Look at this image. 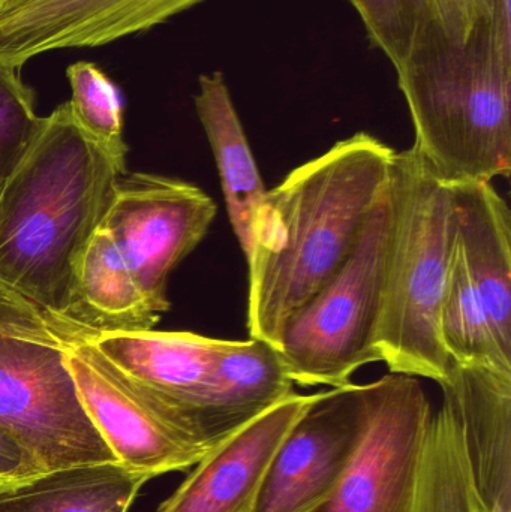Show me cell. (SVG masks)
Segmentation results:
<instances>
[{"label":"cell","instance_id":"6da1fadb","mask_svg":"<svg viewBox=\"0 0 511 512\" xmlns=\"http://www.w3.org/2000/svg\"><path fill=\"white\" fill-rule=\"evenodd\" d=\"M395 158L392 147L359 132L267 191L246 256L249 337L278 348L291 316L356 248L389 191Z\"/></svg>","mask_w":511,"mask_h":512},{"label":"cell","instance_id":"7a4b0ae2","mask_svg":"<svg viewBox=\"0 0 511 512\" xmlns=\"http://www.w3.org/2000/svg\"><path fill=\"white\" fill-rule=\"evenodd\" d=\"M126 162L81 131L69 102L42 117L0 185V285L62 315L81 256L101 227Z\"/></svg>","mask_w":511,"mask_h":512},{"label":"cell","instance_id":"3957f363","mask_svg":"<svg viewBox=\"0 0 511 512\" xmlns=\"http://www.w3.org/2000/svg\"><path fill=\"white\" fill-rule=\"evenodd\" d=\"M414 126V149L447 186L511 173V60L483 21L455 42L431 20L395 69Z\"/></svg>","mask_w":511,"mask_h":512},{"label":"cell","instance_id":"277c9868","mask_svg":"<svg viewBox=\"0 0 511 512\" xmlns=\"http://www.w3.org/2000/svg\"><path fill=\"white\" fill-rule=\"evenodd\" d=\"M378 352L390 373L446 381L452 360L440 333L441 303L458 224L450 186L414 147L396 153Z\"/></svg>","mask_w":511,"mask_h":512},{"label":"cell","instance_id":"5b68a950","mask_svg":"<svg viewBox=\"0 0 511 512\" xmlns=\"http://www.w3.org/2000/svg\"><path fill=\"white\" fill-rule=\"evenodd\" d=\"M0 423L41 472L119 463L81 403L47 313L2 285Z\"/></svg>","mask_w":511,"mask_h":512},{"label":"cell","instance_id":"8992f818","mask_svg":"<svg viewBox=\"0 0 511 512\" xmlns=\"http://www.w3.org/2000/svg\"><path fill=\"white\" fill-rule=\"evenodd\" d=\"M389 231L387 191L347 261L282 330L276 349L294 384L344 387L357 370L381 361L378 333Z\"/></svg>","mask_w":511,"mask_h":512},{"label":"cell","instance_id":"52a82bcc","mask_svg":"<svg viewBox=\"0 0 511 512\" xmlns=\"http://www.w3.org/2000/svg\"><path fill=\"white\" fill-rule=\"evenodd\" d=\"M431 420L419 379L389 373L371 382L359 448L329 495L309 512H411Z\"/></svg>","mask_w":511,"mask_h":512},{"label":"cell","instance_id":"ba28073f","mask_svg":"<svg viewBox=\"0 0 511 512\" xmlns=\"http://www.w3.org/2000/svg\"><path fill=\"white\" fill-rule=\"evenodd\" d=\"M218 207L194 183L125 173L114 183L102 230L110 234L153 312H168V276L209 233Z\"/></svg>","mask_w":511,"mask_h":512},{"label":"cell","instance_id":"9c48e42d","mask_svg":"<svg viewBox=\"0 0 511 512\" xmlns=\"http://www.w3.org/2000/svg\"><path fill=\"white\" fill-rule=\"evenodd\" d=\"M56 331L86 340L162 421L189 444L209 453L201 409L213 367L227 340L188 331Z\"/></svg>","mask_w":511,"mask_h":512},{"label":"cell","instance_id":"30bf717a","mask_svg":"<svg viewBox=\"0 0 511 512\" xmlns=\"http://www.w3.org/2000/svg\"><path fill=\"white\" fill-rule=\"evenodd\" d=\"M368 414L369 384L315 394L276 450L252 512L314 510L353 459Z\"/></svg>","mask_w":511,"mask_h":512},{"label":"cell","instance_id":"8fae6325","mask_svg":"<svg viewBox=\"0 0 511 512\" xmlns=\"http://www.w3.org/2000/svg\"><path fill=\"white\" fill-rule=\"evenodd\" d=\"M59 336L81 403L120 465L155 478L188 471L206 456L162 421L86 340Z\"/></svg>","mask_w":511,"mask_h":512},{"label":"cell","instance_id":"7c38bea8","mask_svg":"<svg viewBox=\"0 0 511 512\" xmlns=\"http://www.w3.org/2000/svg\"><path fill=\"white\" fill-rule=\"evenodd\" d=\"M204 0H38L0 9V60L30 59L68 48L102 47L147 32Z\"/></svg>","mask_w":511,"mask_h":512},{"label":"cell","instance_id":"4fadbf2b","mask_svg":"<svg viewBox=\"0 0 511 512\" xmlns=\"http://www.w3.org/2000/svg\"><path fill=\"white\" fill-rule=\"evenodd\" d=\"M314 396L293 393L216 445L156 512H252L276 450Z\"/></svg>","mask_w":511,"mask_h":512},{"label":"cell","instance_id":"5bb4252c","mask_svg":"<svg viewBox=\"0 0 511 512\" xmlns=\"http://www.w3.org/2000/svg\"><path fill=\"white\" fill-rule=\"evenodd\" d=\"M443 396L455 406L485 512H511V373L452 363Z\"/></svg>","mask_w":511,"mask_h":512},{"label":"cell","instance_id":"9a60e30c","mask_svg":"<svg viewBox=\"0 0 511 512\" xmlns=\"http://www.w3.org/2000/svg\"><path fill=\"white\" fill-rule=\"evenodd\" d=\"M458 240L488 313L498 351L511 363V216L492 183L452 186Z\"/></svg>","mask_w":511,"mask_h":512},{"label":"cell","instance_id":"2e32d148","mask_svg":"<svg viewBox=\"0 0 511 512\" xmlns=\"http://www.w3.org/2000/svg\"><path fill=\"white\" fill-rule=\"evenodd\" d=\"M281 355L260 339L227 340L204 394L201 426L213 450L294 393Z\"/></svg>","mask_w":511,"mask_h":512},{"label":"cell","instance_id":"e0dca14e","mask_svg":"<svg viewBox=\"0 0 511 512\" xmlns=\"http://www.w3.org/2000/svg\"><path fill=\"white\" fill-rule=\"evenodd\" d=\"M48 319L69 333H128L153 330L161 315L150 309L110 234L99 228L81 256L65 310Z\"/></svg>","mask_w":511,"mask_h":512},{"label":"cell","instance_id":"ac0fdd59","mask_svg":"<svg viewBox=\"0 0 511 512\" xmlns=\"http://www.w3.org/2000/svg\"><path fill=\"white\" fill-rule=\"evenodd\" d=\"M194 104L215 156L231 227L246 258L267 189L221 71L198 78Z\"/></svg>","mask_w":511,"mask_h":512},{"label":"cell","instance_id":"d6986e66","mask_svg":"<svg viewBox=\"0 0 511 512\" xmlns=\"http://www.w3.org/2000/svg\"><path fill=\"white\" fill-rule=\"evenodd\" d=\"M149 480L120 463L42 472L0 486V512H128Z\"/></svg>","mask_w":511,"mask_h":512},{"label":"cell","instance_id":"ffe728a7","mask_svg":"<svg viewBox=\"0 0 511 512\" xmlns=\"http://www.w3.org/2000/svg\"><path fill=\"white\" fill-rule=\"evenodd\" d=\"M411 512H485L477 493L455 406L443 396L432 414Z\"/></svg>","mask_w":511,"mask_h":512},{"label":"cell","instance_id":"44dd1931","mask_svg":"<svg viewBox=\"0 0 511 512\" xmlns=\"http://www.w3.org/2000/svg\"><path fill=\"white\" fill-rule=\"evenodd\" d=\"M440 333L450 360L462 366H489L511 373L495 345L483 301L468 273L459 240L440 313Z\"/></svg>","mask_w":511,"mask_h":512},{"label":"cell","instance_id":"7402d4cb","mask_svg":"<svg viewBox=\"0 0 511 512\" xmlns=\"http://www.w3.org/2000/svg\"><path fill=\"white\" fill-rule=\"evenodd\" d=\"M71 87L72 117L84 134L104 147L113 158L125 161L123 102L116 84L95 63H72L66 69Z\"/></svg>","mask_w":511,"mask_h":512},{"label":"cell","instance_id":"603a6c76","mask_svg":"<svg viewBox=\"0 0 511 512\" xmlns=\"http://www.w3.org/2000/svg\"><path fill=\"white\" fill-rule=\"evenodd\" d=\"M374 47L395 69L407 59L420 29L434 20L429 0H348ZM437 20V18H435Z\"/></svg>","mask_w":511,"mask_h":512},{"label":"cell","instance_id":"cb8c5ba5","mask_svg":"<svg viewBox=\"0 0 511 512\" xmlns=\"http://www.w3.org/2000/svg\"><path fill=\"white\" fill-rule=\"evenodd\" d=\"M21 69L0 60V185L26 155L42 123L35 90L23 80Z\"/></svg>","mask_w":511,"mask_h":512},{"label":"cell","instance_id":"d4e9b609","mask_svg":"<svg viewBox=\"0 0 511 512\" xmlns=\"http://www.w3.org/2000/svg\"><path fill=\"white\" fill-rule=\"evenodd\" d=\"M438 24L455 42H467L491 17V0H429Z\"/></svg>","mask_w":511,"mask_h":512},{"label":"cell","instance_id":"484cf974","mask_svg":"<svg viewBox=\"0 0 511 512\" xmlns=\"http://www.w3.org/2000/svg\"><path fill=\"white\" fill-rule=\"evenodd\" d=\"M42 474L29 451L0 423V486Z\"/></svg>","mask_w":511,"mask_h":512},{"label":"cell","instance_id":"4316f807","mask_svg":"<svg viewBox=\"0 0 511 512\" xmlns=\"http://www.w3.org/2000/svg\"><path fill=\"white\" fill-rule=\"evenodd\" d=\"M489 24L501 53L511 60V0H491Z\"/></svg>","mask_w":511,"mask_h":512},{"label":"cell","instance_id":"83f0119b","mask_svg":"<svg viewBox=\"0 0 511 512\" xmlns=\"http://www.w3.org/2000/svg\"><path fill=\"white\" fill-rule=\"evenodd\" d=\"M33 2H38V0H0V9H17Z\"/></svg>","mask_w":511,"mask_h":512}]
</instances>
